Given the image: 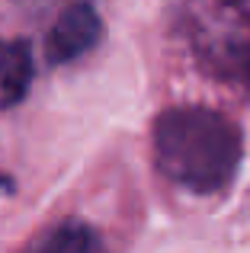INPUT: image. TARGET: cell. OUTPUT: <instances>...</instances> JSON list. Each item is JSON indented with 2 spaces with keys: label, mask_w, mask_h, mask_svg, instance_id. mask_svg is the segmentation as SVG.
I'll use <instances>...</instances> for the list:
<instances>
[{
  "label": "cell",
  "mask_w": 250,
  "mask_h": 253,
  "mask_svg": "<svg viewBox=\"0 0 250 253\" xmlns=\"http://www.w3.org/2000/svg\"><path fill=\"white\" fill-rule=\"evenodd\" d=\"M202 58L218 77L250 86V36H225L202 45Z\"/></svg>",
  "instance_id": "4"
},
{
  "label": "cell",
  "mask_w": 250,
  "mask_h": 253,
  "mask_svg": "<svg viewBox=\"0 0 250 253\" xmlns=\"http://www.w3.org/2000/svg\"><path fill=\"white\" fill-rule=\"evenodd\" d=\"M241 128L206 106H173L154 122L157 170L196 196L221 192L241 164Z\"/></svg>",
  "instance_id": "1"
},
{
  "label": "cell",
  "mask_w": 250,
  "mask_h": 253,
  "mask_svg": "<svg viewBox=\"0 0 250 253\" xmlns=\"http://www.w3.org/2000/svg\"><path fill=\"white\" fill-rule=\"evenodd\" d=\"M0 183H6V179H3V176H0Z\"/></svg>",
  "instance_id": "7"
},
{
  "label": "cell",
  "mask_w": 250,
  "mask_h": 253,
  "mask_svg": "<svg viewBox=\"0 0 250 253\" xmlns=\"http://www.w3.org/2000/svg\"><path fill=\"white\" fill-rule=\"evenodd\" d=\"M103 23L96 16V10L87 0H74L58 13L55 26L48 29L45 39V58L51 64H71L81 55H87L96 42H100Z\"/></svg>",
  "instance_id": "2"
},
{
  "label": "cell",
  "mask_w": 250,
  "mask_h": 253,
  "mask_svg": "<svg viewBox=\"0 0 250 253\" xmlns=\"http://www.w3.org/2000/svg\"><path fill=\"white\" fill-rule=\"evenodd\" d=\"M32 48L23 39L0 42V106H16L32 86Z\"/></svg>",
  "instance_id": "3"
},
{
  "label": "cell",
  "mask_w": 250,
  "mask_h": 253,
  "mask_svg": "<svg viewBox=\"0 0 250 253\" xmlns=\"http://www.w3.org/2000/svg\"><path fill=\"white\" fill-rule=\"evenodd\" d=\"M100 247H103V241L93 234V228L77 224V221L55 224L42 237L32 241V250H51V253H90V250H100Z\"/></svg>",
  "instance_id": "5"
},
{
  "label": "cell",
  "mask_w": 250,
  "mask_h": 253,
  "mask_svg": "<svg viewBox=\"0 0 250 253\" xmlns=\"http://www.w3.org/2000/svg\"><path fill=\"white\" fill-rule=\"evenodd\" d=\"M228 3H238V6H250V0H228Z\"/></svg>",
  "instance_id": "6"
}]
</instances>
